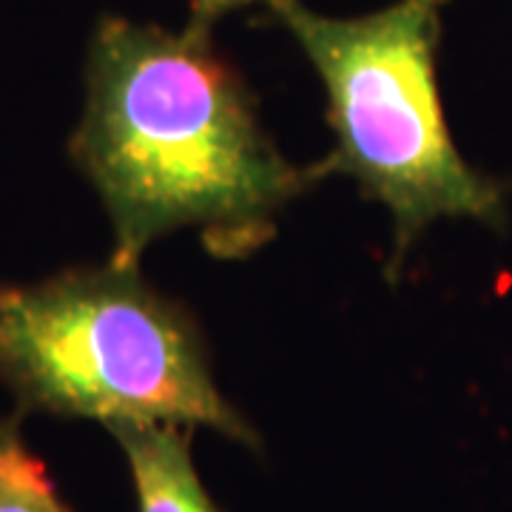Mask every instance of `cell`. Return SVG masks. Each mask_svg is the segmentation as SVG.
Segmentation results:
<instances>
[{
    "mask_svg": "<svg viewBox=\"0 0 512 512\" xmlns=\"http://www.w3.org/2000/svg\"><path fill=\"white\" fill-rule=\"evenodd\" d=\"M114 228L117 265L197 225L220 256L271 237V217L319 168L291 165L254 114L208 26L183 32L103 15L86 52V106L69 140Z\"/></svg>",
    "mask_w": 512,
    "mask_h": 512,
    "instance_id": "6da1fadb",
    "label": "cell"
},
{
    "mask_svg": "<svg viewBox=\"0 0 512 512\" xmlns=\"http://www.w3.org/2000/svg\"><path fill=\"white\" fill-rule=\"evenodd\" d=\"M248 3H259V0H191V9H194L191 20L211 26V23L220 18V15H225V12H234V9H239V6H248ZM265 3H268V0H265Z\"/></svg>",
    "mask_w": 512,
    "mask_h": 512,
    "instance_id": "8992f818",
    "label": "cell"
},
{
    "mask_svg": "<svg viewBox=\"0 0 512 512\" xmlns=\"http://www.w3.org/2000/svg\"><path fill=\"white\" fill-rule=\"evenodd\" d=\"M0 382L23 410L120 424L211 427L256 447L222 399L200 336L137 265L0 282Z\"/></svg>",
    "mask_w": 512,
    "mask_h": 512,
    "instance_id": "7a4b0ae2",
    "label": "cell"
},
{
    "mask_svg": "<svg viewBox=\"0 0 512 512\" xmlns=\"http://www.w3.org/2000/svg\"><path fill=\"white\" fill-rule=\"evenodd\" d=\"M450 0H396L362 18L268 0L328 89L336 151L322 171L350 174L396 222L393 268L430 222H504L498 183L464 163L436 83L441 12Z\"/></svg>",
    "mask_w": 512,
    "mask_h": 512,
    "instance_id": "3957f363",
    "label": "cell"
},
{
    "mask_svg": "<svg viewBox=\"0 0 512 512\" xmlns=\"http://www.w3.org/2000/svg\"><path fill=\"white\" fill-rule=\"evenodd\" d=\"M0 512H72L18 419H0Z\"/></svg>",
    "mask_w": 512,
    "mask_h": 512,
    "instance_id": "5b68a950",
    "label": "cell"
},
{
    "mask_svg": "<svg viewBox=\"0 0 512 512\" xmlns=\"http://www.w3.org/2000/svg\"><path fill=\"white\" fill-rule=\"evenodd\" d=\"M111 436L128 458L140 512H220L194 470L188 427L120 424Z\"/></svg>",
    "mask_w": 512,
    "mask_h": 512,
    "instance_id": "277c9868",
    "label": "cell"
}]
</instances>
